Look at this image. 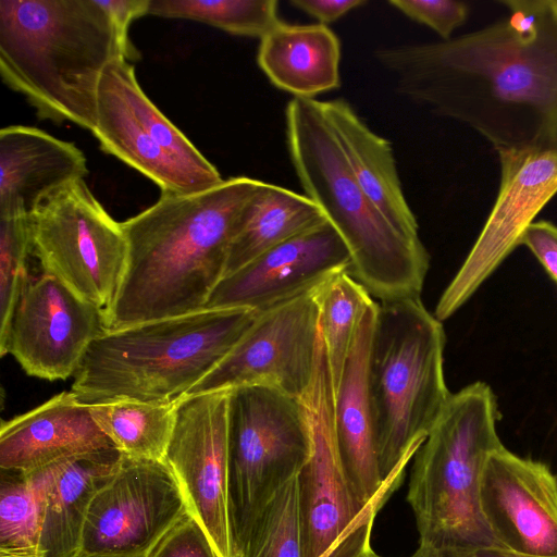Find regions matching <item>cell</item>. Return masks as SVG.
<instances>
[{
	"mask_svg": "<svg viewBox=\"0 0 557 557\" xmlns=\"http://www.w3.org/2000/svg\"><path fill=\"white\" fill-rule=\"evenodd\" d=\"M509 15L430 44L380 48L399 95L499 150H557V0H503Z\"/></svg>",
	"mask_w": 557,
	"mask_h": 557,
	"instance_id": "1",
	"label": "cell"
},
{
	"mask_svg": "<svg viewBox=\"0 0 557 557\" xmlns=\"http://www.w3.org/2000/svg\"><path fill=\"white\" fill-rule=\"evenodd\" d=\"M262 183L238 176L196 194H161L122 222L127 263L106 329L203 309L224 277L245 209Z\"/></svg>",
	"mask_w": 557,
	"mask_h": 557,
	"instance_id": "2",
	"label": "cell"
},
{
	"mask_svg": "<svg viewBox=\"0 0 557 557\" xmlns=\"http://www.w3.org/2000/svg\"><path fill=\"white\" fill-rule=\"evenodd\" d=\"M132 61L98 0H0V74L40 119L90 132L101 77Z\"/></svg>",
	"mask_w": 557,
	"mask_h": 557,
	"instance_id": "3",
	"label": "cell"
},
{
	"mask_svg": "<svg viewBox=\"0 0 557 557\" xmlns=\"http://www.w3.org/2000/svg\"><path fill=\"white\" fill-rule=\"evenodd\" d=\"M257 314L243 308H203L106 329L88 347L71 392L87 405L178 400L222 361Z\"/></svg>",
	"mask_w": 557,
	"mask_h": 557,
	"instance_id": "4",
	"label": "cell"
},
{
	"mask_svg": "<svg viewBox=\"0 0 557 557\" xmlns=\"http://www.w3.org/2000/svg\"><path fill=\"white\" fill-rule=\"evenodd\" d=\"M286 139L296 175L345 243L349 274L379 301L421 296L430 255L397 231L357 183L317 99L293 98Z\"/></svg>",
	"mask_w": 557,
	"mask_h": 557,
	"instance_id": "5",
	"label": "cell"
},
{
	"mask_svg": "<svg viewBox=\"0 0 557 557\" xmlns=\"http://www.w3.org/2000/svg\"><path fill=\"white\" fill-rule=\"evenodd\" d=\"M496 397L483 383L451 394L413 456L407 502L419 544L447 548L503 547L481 508V484L491 454L503 446Z\"/></svg>",
	"mask_w": 557,
	"mask_h": 557,
	"instance_id": "6",
	"label": "cell"
},
{
	"mask_svg": "<svg viewBox=\"0 0 557 557\" xmlns=\"http://www.w3.org/2000/svg\"><path fill=\"white\" fill-rule=\"evenodd\" d=\"M444 347L442 322L421 297L377 302L368 385L383 481L413 458L451 395Z\"/></svg>",
	"mask_w": 557,
	"mask_h": 557,
	"instance_id": "7",
	"label": "cell"
},
{
	"mask_svg": "<svg viewBox=\"0 0 557 557\" xmlns=\"http://www.w3.org/2000/svg\"><path fill=\"white\" fill-rule=\"evenodd\" d=\"M311 453L301 398L264 385L231 389L228 495L238 555L273 495L298 476Z\"/></svg>",
	"mask_w": 557,
	"mask_h": 557,
	"instance_id": "8",
	"label": "cell"
},
{
	"mask_svg": "<svg viewBox=\"0 0 557 557\" xmlns=\"http://www.w3.org/2000/svg\"><path fill=\"white\" fill-rule=\"evenodd\" d=\"M311 453L298 474L305 557H366L379 510L395 491L362 506L354 495L341 460L333 419L334 389L320 327L313 381L301 397Z\"/></svg>",
	"mask_w": 557,
	"mask_h": 557,
	"instance_id": "9",
	"label": "cell"
},
{
	"mask_svg": "<svg viewBox=\"0 0 557 557\" xmlns=\"http://www.w3.org/2000/svg\"><path fill=\"white\" fill-rule=\"evenodd\" d=\"M32 253L51 275L106 315L127 263L121 223L106 211L84 180L46 195L28 215Z\"/></svg>",
	"mask_w": 557,
	"mask_h": 557,
	"instance_id": "10",
	"label": "cell"
},
{
	"mask_svg": "<svg viewBox=\"0 0 557 557\" xmlns=\"http://www.w3.org/2000/svg\"><path fill=\"white\" fill-rule=\"evenodd\" d=\"M319 336L313 289L258 312L233 349L186 396L264 385L301 398L313 381Z\"/></svg>",
	"mask_w": 557,
	"mask_h": 557,
	"instance_id": "11",
	"label": "cell"
},
{
	"mask_svg": "<svg viewBox=\"0 0 557 557\" xmlns=\"http://www.w3.org/2000/svg\"><path fill=\"white\" fill-rule=\"evenodd\" d=\"M231 389L178 399L164 461L190 513L205 529L219 557H239L228 495V403Z\"/></svg>",
	"mask_w": 557,
	"mask_h": 557,
	"instance_id": "12",
	"label": "cell"
},
{
	"mask_svg": "<svg viewBox=\"0 0 557 557\" xmlns=\"http://www.w3.org/2000/svg\"><path fill=\"white\" fill-rule=\"evenodd\" d=\"M187 512L181 487L164 460L121 454L113 474L91 500L82 552L146 557Z\"/></svg>",
	"mask_w": 557,
	"mask_h": 557,
	"instance_id": "13",
	"label": "cell"
},
{
	"mask_svg": "<svg viewBox=\"0 0 557 557\" xmlns=\"http://www.w3.org/2000/svg\"><path fill=\"white\" fill-rule=\"evenodd\" d=\"M500 186L491 213L462 265L440 297L434 315L451 317L520 245L557 195V150H499Z\"/></svg>",
	"mask_w": 557,
	"mask_h": 557,
	"instance_id": "14",
	"label": "cell"
},
{
	"mask_svg": "<svg viewBox=\"0 0 557 557\" xmlns=\"http://www.w3.org/2000/svg\"><path fill=\"white\" fill-rule=\"evenodd\" d=\"M104 330L101 309L42 273L23 286L0 356L12 355L30 376L66 380Z\"/></svg>",
	"mask_w": 557,
	"mask_h": 557,
	"instance_id": "15",
	"label": "cell"
},
{
	"mask_svg": "<svg viewBox=\"0 0 557 557\" xmlns=\"http://www.w3.org/2000/svg\"><path fill=\"white\" fill-rule=\"evenodd\" d=\"M349 268V251L326 220L224 276L205 308H243L261 312L313 290Z\"/></svg>",
	"mask_w": 557,
	"mask_h": 557,
	"instance_id": "16",
	"label": "cell"
},
{
	"mask_svg": "<svg viewBox=\"0 0 557 557\" xmlns=\"http://www.w3.org/2000/svg\"><path fill=\"white\" fill-rule=\"evenodd\" d=\"M483 516L499 544L537 557H557V478L541 461L499 447L481 484Z\"/></svg>",
	"mask_w": 557,
	"mask_h": 557,
	"instance_id": "17",
	"label": "cell"
},
{
	"mask_svg": "<svg viewBox=\"0 0 557 557\" xmlns=\"http://www.w3.org/2000/svg\"><path fill=\"white\" fill-rule=\"evenodd\" d=\"M376 305L366 311L334 392L333 419L337 447L349 486L357 500L367 506L386 491L403 483L409 461L382 480L374 440L373 414L368 385V357Z\"/></svg>",
	"mask_w": 557,
	"mask_h": 557,
	"instance_id": "18",
	"label": "cell"
},
{
	"mask_svg": "<svg viewBox=\"0 0 557 557\" xmlns=\"http://www.w3.org/2000/svg\"><path fill=\"white\" fill-rule=\"evenodd\" d=\"M114 447L94 420L89 405L73 392H62L1 422L0 468L30 472Z\"/></svg>",
	"mask_w": 557,
	"mask_h": 557,
	"instance_id": "19",
	"label": "cell"
},
{
	"mask_svg": "<svg viewBox=\"0 0 557 557\" xmlns=\"http://www.w3.org/2000/svg\"><path fill=\"white\" fill-rule=\"evenodd\" d=\"M87 173L86 157L73 143L30 126L0 131V213L29 214L46 195Z\"/></svg>",
	"mask_w": 557,
	"mask_h": 557,
	"instance_id": "20",
	"label": "cell"
},
{
	"mask_svg": "<svg viewBox=\"0 0 557 557\" xmlns=\"http://www.w3.org/2000/svg\"><path fill=\"white\" fill-rule=\"evenodd\" d=\"M319 106L364 194L397 231L412 240H421L389 143L372 132L346 100H319Z\"/></svg>",
	"mask_w": 557,
	"mask_h": 557,
	"instance_id": "21",
	"label": "cell"
},
{
	"mask_svg": "<svg viewBox=\"0 0 557 557\" xmlns=\"http://www.w3.org/2000/svg\"><path fill=\"white\" fill-rule=\"evenodd\" d=\"M341 42L326 25L280 21L261 39L257 62L269 81L294 98L314 99L336 89Z\"/></svg>",
	"mask_w": 557,
	"mask_h": 557,
	"instance_id": "22",
	"label": "cell"
},
{
	"mask_svg": "<svg viewBox=\"0 0 557 557\" xmlns=\"http://www.w3.org/2000/svg\"><path fill=\"white\" fill-rule=\"evenodd\" d=\"M92 134L104 152L150 178L161 194L208 190L146 133L107 69L99 85Z\"/></svg>",
	"mask_w": 557,
	"mask_h": 557,
	"instance_id": "23",
	"label": "cell"
},
{
	"mask_svg": "<svg viewBox=\"0 0 557 557\" xmlns=\"http://www.w3.org/2000/svg\"><path fill=\"white\" fill-rule=\"evenodd\" d=\"M114 447L64 460L48 496L38 543L40 557H76L91 500L113 474Z\"/></svg>",
	"mask_w": 557,
	"mask_h": 557,
	"instance_id": "24",
	"label": "cell"
},
{
	"mask_svg": "<svg viewBox=\"0 0 557 557\" xmlns=\"http://www.w3.org/2000/svg\"><path fill=\"white\" fill-rule=\"evenodd\" d=\"M325 221L322 210L306 195L263 182L245 209L224 276Z\"/></svg>",
	"mask_w": 557,
	"mask_h": 557,
	"instance_id": "25",
	"label": "cell"
},
{
	"mask_svg": "<svg viewBox=\"0 0 557 557\" xmlns=\"http://www.w3.org/2000/svg\"><path fill=\"white\" fill-rule=\"evenodd\" d=\"M177 401L120 399L89 407L96 423L121 454L163 461L175 424Z\"/></svg>",
	"mask_w": 557,
	"mask_h": 557,
	"instance_id": "26",
	"label": "cell"
},
{
	"mask_svg": "<svg viewBox=\"0 0 557 557\" xmlns=\"http://www.w3.org/2000/svg\"><path fill=\"white\" fill-rule=\"evenodd\" d=\"M320 327L334 392L337 389L360 322L375 301L348 271L337 273L314 288Z\"/></svg>",
	"mask_w": 557,
	"mask_h": 557,
	"instance_id": "27",
	"label": "cell"
},
{
	"mask_svg": "<svg viewBox=\"0 0 557 557\" xmlns=\"http://www.w3.org/2000/svg\"><path fill=\"white\" fill-rule=\"evenodd\" d=\"M120 92L146 133L206 189L221 184L215 166L148 98L139 86L134 65L120 58L107 66Z\"/></svg>",
	"mask_w": 557,
	"mask_h": 557,
	"instance_id": "28",
	"label": "cell"
},
{
	"mask_svg": "<svg viewBox=\"0 0 557 557\" xmlns=\"http://www.w3.org/2000/svg\"><path fill=\"white\" fill-rule=\"evenodd\" d=\"M63 461L30 472L1 470L0 549L38 547L48 496Z\"/></svg>",
	"mask_w": 557,
	"mask_h": 557,
	"instance_id": "29",
	"label": "cell"
},
{
	"mask_svg": "<svg viewBox=\"0 0 557 557\" xmlns=\"http://www.w3.org/2000/svg\"><path fill=\"white\" fill-rule=\"evenodd\" d=\"M277 5L276 0H150L148 14L198 21L261 39L281 21Z\"/></svg>",
	"mask_w": 557,
	"mask_h": 557,
	"instance_id": "30",
	"label": "cell"
},
{
	"mask_svg": "<svg viewBox=\"0 0 557 557\" xmlns=\"http://www.w3.org/2000/svg\"><path fill=\"white\" fill-rule=\"evenodd\" d=\"M298 476L269 500L240 552V557H305Z\"/></svg>",
	"mask_w": 557,
	"mask_h": 557,
	"instance_id": "31",
	"label": "cell"
},
{
	"mask_svg": "<svg viewBox=\"0 0 557 557\" xmlns=\"http://www.w3.org/2000/svg\"><path fill=\"white\" fill-rule=\"evenodd\" d=\"M28 213H0V348L4 345L27 272L32 242Z\"/></svg>",
	"mask_w": 557,
	"mask_h": 557,
	"instance_id": "32",
	"label": "cell"
},
{
	"mask_svg": "<svg viewBox=\"0 0 557 557\" xmlns=\"http://www.w3.org/2000/svg\"><path fill=\"white\" fill-rule=\"evenodd\" d=\"M388 3L410 20L433 29L442 40L451 38L469 12L465 2L454 0H391Z\"/></svg>",
	"mask_w": 557,
	"mask_h": 557,
	"instance_id": "33",
	"label": "cell"
},
{
	"mask_svg": "<svg viewBox=\"0 0 557 557\" xmlns=\"http://www.w3.org/2000/svg\"><path fill=\"white\" fill-rule=\"evenodd\" d=\"M146 557H219L201 524L186 513L153 546Z\"/></svg>",
	"mask_w": 557,
	"mask_h": 557,
	"instance_id": "34",
	"label": "cell"
},
{
	"mask_svg": "<svg viewBox=\"0 0 557 557\" xmlns=\"http://www.w3.org/2000/svg\"><path fill=\"white\" fill-rule=\"evenodd\" d=\"M520 245L527 246L557 283V226L552 222H533L524 231Z\"/></svg>",
	"mask_w": 557,
	"mask_h": 557,
	"instance_id": "35",
	"label": "cell"
},
{
	"mask_svg": "<svg viewBox=\"0 0 557 557\" xmlns=\"http://www.w3.org/2000/svg\"><path fill=\"white\" fill-rule=\"evenodd\" d=\"M98 3L108 13L132 61L138 60L139 52L128 38V29L134 20L149 13L150 0H98Z\"/></svg>",
	"mask_w": 557,
	"mask_h": 557,
	"instance_id": "36",
	"label": "cell"
},
{
	"mask_svg": "<svg viewBox=\"0 0 557 557\" xmlns=\"http://www.w3.org/2000/svg\"><path fill=\"white\" fill-rule=\"evenodd\" d=\"M366 0H292L290 4L326 25L349 11L366 4Z\"/></svg>",
	"mask_w": 557,
	"mask_h": 557,
	"instance_id": "37",
	"label": "cell"
},
{
	"mask_svg": "<svg viewBox=\"0 0 557 557\" xmlns=\"http://www.w3.org/2000/svg\"><path fill=\"white\" fill-rule=\"evenodd\" d=\"M410 557H537L520 554L505 547L447 548L419 544Z\"/></svg>",
	"mask_w": 557,
	"mask_h": 557,
	"instance_id": "38",
	"label": "cell"
},
{
	"mask_svg": "<svg viewBox=\"0 0 557 557\" xmlns=\"http://www.w3.org/2000/svg\"><path fill=\"white\" fill-rule=\"evenodd\" d=\"M0 557H40L38 547L0 549Z\"/></svg>",
	"mask_w": 557,
	"mask_h": 557,
	"instance_id": "39",
	"label": "cell"
},
{
	"mask_svg": "<svg viewBox=\"0 0 557 557\" xmlns=\"http://www.w3.org/2000/svg\"><path fill=\"white\" fill-rule=\"evenodd\" d=\"M76 557H126V556L90 554V553L81 552Z\"/></svg>",
	"mask_w": 557,
	"mask_h": 557,
	"instance_id": "40",
	"label": "cell"
},
{
	"mask_svg": "<svg viewBox=\"0 0 557 557\" xmlns=\"http://www.w3.org/2000/svg\"><path fill=\"white\" fill-rule=\"evenodd\" d=\"M366 557H381V556H379L374 552H372L369 555H367Z\"/></svg>",
	"mask_w": 557,
	"mask_h": 557,
	"instance_id": "41",
	"label": "cell"
},
{
	"mask_svg": "<svg viewBox=\"0 0 557 557\" xmlns=\"http://www.w3.org/2000/svg\"><path fill=\"white\" fill-rule=\"evenodd\" d=\"M327 557V556H326Z\"/></svg>",
	"mask_w": 557,
	"mask_h": 557,
	"instance_id": "42",
	"label": "cell"
}]
</instances>
